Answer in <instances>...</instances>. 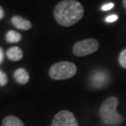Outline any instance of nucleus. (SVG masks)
<instances>
[{
	"label": "nucleus",
	"mask_w": 126,
	"mask_h": 126,
	"mask_svg": "<svg viewBox=\"0 0 126 126\" xmlns=\"http://www.w3.org/2000/svg\"><path fill=\"white\" fill-rule=\"evenodd\" d=\"M119 63L122 68H126V48L120 52L119 55Z\"/></svg>",
	"instance_id": "f8f14e48"
},
{
	"label": "nucleus",
	"mask_w": 126,
	"mask_h": 126,
	"mask_svg": "<svg viewBox=\"0 0 126 126\" xmlns=\"http://www.w3.org/2000/svg\"><path fill=\"white\" fill-rule=\"evenodd\" d=\"M114 6H115V4L112 3V2H110V3H108V4H104L103 6L102 7V10L103 11H109L111 8H113Z\"/></svg>",
	"instance_id": "2eb2a0df"
},
{
	"label": "nucleus",
	"mask_w": 126,
	"mask_h": 126,
	"mask_svg": "<svg viewBox=\"0 0 126 126\" xmlns=\"http://www.w3.org/2000/svg\"><path fill=\"white\" fill-rule=\"evenodd\" d=\"M119 99L116 97H110L102 103L99 109L100 116L103 123L109 125H118L123 122V117L116 111Z\"/></svg>",
	"instance_id": "f03ea898"
},
{
	"label": "nucleus",
	"mask_w": 126,
	"mask_h": 126,
	"mask_svg": "<svg viewBox=\"0 0 126 126\" xmlns=\"http://www.w3.org/2000/svg\"><path fill=\"white\" fill-rule=\"evenodd\" d=\"M85 13L81 2L76 0H63L56 5L54 16L60 25L69 27L81 20Z\"/></svg>",
	"instance_id": "f257e3e1"
},
{
	"label": "nucleus",
	"mask_w": 126,
	"mask_h": 126,
	"mask_svg": "<svg viewBox=\"0 0 126 126\" xmlns=\"http://www.w3.org/2000/svg\"><path fill=\"white\" fill-rule=\"evenodd\" d=\"M7 56L12 61H19L23 58V50L19 47H12L7 50Z\"/></svg>",
	"instance_id": "1a4fd4ad"
},
{
	"label": "nucleus",
	"mask_w": 126,
	"mask_h": 126,
	"mask_svg": "<svg viewBox=\"0 0 126 126\" xmlns=\"http://www.w3.org/2000/svg\"><path fill=\"white\" fill-rule=\"evenodd\" d=\"M13 77H14L16 81L20 85H25L26 83H28L29 81V72L26 71V69L23 68H18L17 70H16Z\"/></svg>",
	"instance_id": "6e6552de"
},
{
	"label": "nucleus",
	"mask_w": 126,
	"mask_h": 126,
	"mask_svg": "<svg viewBox=\"0 0 126 126\" xmlns=\"http://www.w3.org/2000/svg\"><path fill=\"white\" fill-rule=\"evenodd\" d=\"M77 73V66L68 61L59 62L50 67L49 75L53 80H66L74 77Z\"/></svg>",
	"instance_id": "7ed1b4c3"
},
{
	"label": "nucleus",
	"mask_w": 126,
	"mask_h": 126,
	"mask_svg": "<svg viewBox=\"0 0 126 126\" xmlns=\"http://www.w3.org/2000/svg\"><path fill=\"white\" fill-rule=\"evenodd\" d=\"M7 81H8V79H7V74L4 72L0 71V85H2V86L6 85Z\"/></svg>",
	"instance_id": "ddd939ff"
},
{
	"label": "nucleus",
	"mask_w": 126,
	"mask_h": 126,
	"mask_svg": "<svg viewBox=\"0 0 126 126\" xmlns=\"http://www.w3.org/2000/svg\"><path fill=\"white\" fill-rule=\"evenodd\" d=\"M50 126H78V123L71 111L63 110L55 115Z\"/></svg>",
	"instance_id": "39448f33"
},
{
	"label": "nucleus",
	"mask_w": 126,
	"mask_h": 126,
	"mask_svg": "<svg viewBox=\"0 0 126 126\" xmlns=\"http://www.w3.org/2000/svg\"><path fill=\"white\" fill-rule=\"evenodd\" d=\"M2 60H3V50L0 47V63L2 62Z\"/></svg>",
	"instance_id": "dca6fc26"
},
{
	"label": "nucleus",
	"mask_w": 126,
	"mask_h": 126,
	"mask_svg": "<svg viewBox=\"0 0 126 126\" xmlns=\"http://www.w3.org/2000/svg\"><path fill=\"white\" fill-rule=\"evenodd\" d=\"M2 126H25L22 120L14 116H8L2 120Z\"/></svg>",
	"instance_id": "9d476101"
},
{
	"label": "nucleus",
	"mask_w": 126,
	"mask_h": 126,
	"mask_svg": "<svg viewBox=\"0 0 126 126\" xmlns=\"http://www.w3.org/2000/svg\"><path fill=\"white\" fill-rule=\"evenodd\" d=\"M109 74L103 70L94 71L90 77V82L93 87L101 89L105 87L109 82Z\"/></svg>",
	"instance_id": "423d86ee"
},
{
	"label": "nucleus",
	"mask_w": 126,
	"mask_h": 126,
	"mask_svg": "<svg viewBox=\"0 0 126 126\" xmlns=\"http://www.w3.org/2000/svg\"><path fill=\"white\" fill-rule=\"evenodd\" d=\"M22 38L21 34L18 33L16 31L10 30L6 34V40L9 43H16V42H19Z\"/></svg>",
	"instance_id": "9b49d317"
},
{
	"label": "nucleus",
	"mask_w": 126,
	"mask_h": 126,
	"mask_svg": "<svg viewBox=\"0 0 126 126\" xmlns=\"http://www.w3.org/2000/svg\"><path fill=\"white\" fill-rule=\"evenodd\" d=\"M12 23L16 28L21 29V30H29L32 28V24L30 21L20 16H13L12 18Z\"/></svg>",
	"instance_id": "0eeeda50"
},
{
	"label": "nucleus",
	"mask_w": 126,
	"mask_h": 126,
	"mask_svg": "<svg viewBox=\"0 0 126 126\" xmlns=\"http://www.w3.org/2000/svg\"><path fill=\"white\" fill-rule=\"evenodd\" d=\"M4 17V11L2 9V7L0 6V20H2Z\"/></svg>",
	"instance_id": "f3484780"
},
{
	"label": "nucleus",
	"mask_w": 126,
	"mask_h": 126,
	"mask_svg": "<svg viewBox=\"0 0 126 126\" xmlns=\"http://www.w3.org/2000/svg\"><path fill=\"white\" fill-rule=\"evenodd\" d=\"M99 47L98 42L94 38H88L79 41L74 44L72 47L73 54L79 57L93 54L97 51Z\"/></svg>",
	"instance_id": "20e7f679"
},
{
	"label": "nucleus",
	"mask_w": 126,
	"mask_h": 126,
	"mask_svg": "<svg viewBox=\"0 0 126 126\" xmlns=\"http://www.w3.org/2000/svg\"><path fill=\"white\" fill-rule=\"evenodd\" d=\"M118 20V16L116 14H112V15H110L108 16V17L106 18V21L108 23H112V22H115Z\"/></svg>",
	"instance_id": "4468645a"
},
{
	"label": "nucleus",
	"mask_w": 126,
	"mask_h": 126,
	"mask_svg": "<svg viewBox=\"0 0 126 126\" xmlns=\"http://www.w3.org/2000/svg\"><path fill=\"white\" fill-rule=\"evenodd\" d=\"M123 6L126 9V0H123Z\"/></svg>",
	"instance_id": "a211bd4d"
}]
</instances>
